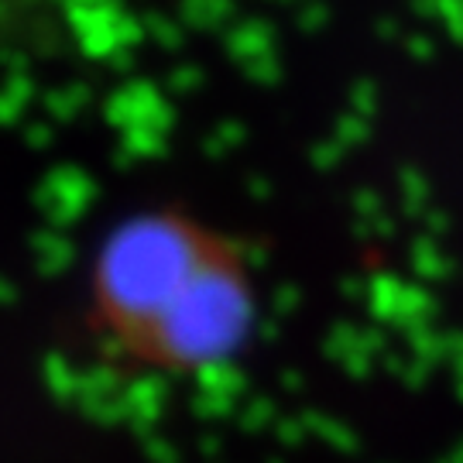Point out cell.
<instances>
[{"label":"cell","instance_id":"cell-1","mask_svg":"<svg viewBox=\"0 0 463 463\" xmlns=\"http://www.w3.org/2000/svg\"><path fill=\"white\" fill-rule=\"evenodd\" d=\"M93 306L131 361L168 374L223 364L254 319L241 250L179 213H141L103 241Z\"/></svg>","mask_w":463,"mask_h":463}]
</instances>
